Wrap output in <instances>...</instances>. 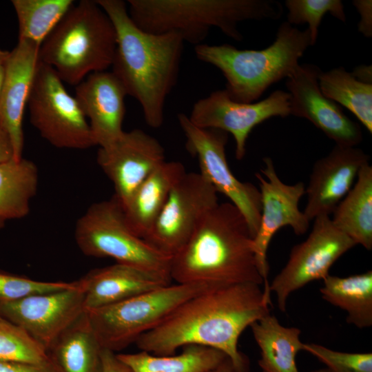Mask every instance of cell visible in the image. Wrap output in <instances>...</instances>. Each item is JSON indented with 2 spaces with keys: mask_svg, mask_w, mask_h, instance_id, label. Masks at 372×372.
I'll use <instances>...</instances> for the list:
<instances>
[{
  "mask_svg": "<svg viewBox=\"0 0 372 372\" xmlns=\"http://www.w3.org/2000/svg\"><path fill=\"white\" fill-rule=\"evenodd\" d=\"M177 119L186 138V149L198 160L200 173L240 211L254 237L261 214L260 192L254 185L239 180L231 172L225 151L228 133L199 127L184 113H178Z\"/></svg>",
  "mask_w": 372,
  "mask_h": 372,
  "instance_id": "cell-10",
  "label": "cell"
},
{
  "mask_svg": "<svg viewBox=\"0 0 372 372\" xmlns=\"http://www.w3.org/2000/svg\"><path fill=\"white\" fill-rule=\"evenodd\" d=\"M79 280L85 311L125 300L172 281L160 273L118 262L93 269Z\"/></svg>",
  "mask_w": 372,
  "mask_h": 372,
  "instance_id": "cell-21",
  "label": "cell"
},
{
  "mask_svg": "<svg viewBox=\"0 0 372 372\" xmlns=\"http://www.w3.org/2000/svg\"><path fill=\"white\" fill-rule=\"evenodd\" d=\"M78 281L72 289L0 300V316L23 328L48 352L58 337L85 312Z\"/></svg>",
  "mask_w": 372,
  "mask_h": 372,
  "instance_id": "cell-15",
  "label": "cell"
},
{
  "mask_svg": "<svg viewBox=\"0 0 372 372\" xmlns=\"http://www.w3.org/2000/svg\"><path fill=\"white\" fill-rule=\"evenodd\" d=\"M0 362L53 364L47 349L25 330L0 316Z\"/></svg>",
  "mask_w": 372,
  "mask_h": 372,
  "instance_id": "cell-31",
  "label": "cell"
},
{
  "mask_svg": "<svg viewBox=\"0 0 372 372\" xmlns=\"http://www.w3.org/2000/svg\"><path fill=\"white\" fill-rule=\"evenodd\" d=\"M74 238L86 256L108 257L171 279V257L163 254L128 227L124 207L114 195L91 205L78 219ZM172 280V279H171Z\"/></svg>",
  "mask_w": 372,
  "mask_h": 372,
  "instance_id": "cell-8",
  "label": "cell"
},
{
  "mask_svg": "<svg viewBox=\"0 0 372 372\" xmlns=\"http://www.w3.org/2000/svg\"><path fill=\"white\" fill-rule=\"evenodd\" d=\"M116 46L114 26L96 1L72 6L39 48V61L63 82L76 86L89 74L111 67Z\"/></svg>",
  "mask_w": 372,
  "mask_h": 372,
  "instance_id": "cell-6",
  "label": "cell"
},
{
  "mask_svg": "<svg viewBox=\"0 0 372 372\" xmlns=\"http://www.w3.org/2000/svg\"><path fill=\"white\" fill-rule=\"evenodd\" d=\"M290 115L289 94L277 90L258 102L242 103L233 100L225 89L212 92L193 105L190 121L201 128L218 129L231 134L236 145V158L241 160L252 130L272 117Z\"/></svg>",
  "mask_w": 372,
  "mask_h": 372,
  "instance_id": "cell-13",
  "label": "cell"
},
{
  "mask_svg": "<svg viewBox=\"0 0 372 372\" xmlns=\"http://www.w3.org/2000/svg\"><path fill=\"white\" fill-rule=\"evenodd\" d=\"M178 161H165L138 186L124 207L130 229L143 239L162 211L169 194L185 173Z\"/></svg>",
  "mask_w": 372,
  "mask_h": 372,
  "instance_id": "cell-22",
  "label": "cell"
},
{
  "mask_svg": "<svg viewBox=\"0 0 372 372\" xmlns=\"http://www.w3.org/2000/svg\"><path fill=\"white\" fill-rule=\"evenodd\" d=\"M0 372H60L53 364L34 365L21 363L0 362Z\"/></svg>",
  "mask_w": 372,
  "mask_h": 372,
  "instance_id": "cell-36",
  "label": "cell"
},
{
  "mask_svg": "<svg viewBox=\"0 0 372 372\" xmlns=\"http://www.w3.org/2000/svg\"><path fill=\"white\" fill-rule=\"evenodd\" d=\"M10 51L0 48V92L5 79Z\"/></svg>",
  "mask_w": 372,
  "mask_h": 372,
  "instance_id": "cell-40",
  "label": "cell"
},
{
  "mask_svg": "<svg viewBox=\"0 0 372 372\" xmlns=\"http://www.w3.org/2000/svg\"><path fill=\"white\" fill-rule=\"evenodd\" d=\"M318 83L324 96L348 109L372 133V84L358 80L343 67L321 71Z\"/></svg>",
  "mask_w": 372,
  "mask_h": 372,
  "instance_id": "cell-29",
  "label": "cell"
},
{
  "mask_svg": "<svg viewBox=\"0 0 372 372\" xmlns=\"http://www.w3.org/2000/svg\"><path fill=\"white\" fill-rule=\"evenodd\" d=\"M270 304L260 285H220L182 303L134 344L154 355H174L188 345L214 348L230 359L235 372H247L246 359L238 349L239 337L269 313Z\"/></svg>",
  "mask_w": 372,
  "mask_h": 372,
  "instance_id": "cell-1",
  "label": "cell"
},
{
  "mask_svg": "<svg viewBox=\"0 0 372 372\" xmlns=\"http://www.w3.org/2000/svg\"><path fill=\"white\" fill-rule=\"evenodd\" d=\"M218 286L169 284L85 313L102 349L115 352L135 343L186 300Z\"/></svg>",
  "mask_w": 372,
  "mask_h": 372,
  "instance_id": "cell-7",
  "label": "cell"
},
{
  "mask_svg": "<svg viewBox=\"0 0 372 372\" xmlns=\"http://www.w3.org/2000/svg\"><path fill=\"white\" fill-rule=\"evenodd\" d=\"M351 73L358 80L365 83L372 84L371 65H360Z\"/></svg>",
  "mask_w": 372,
  "mask_h": 372,
  "instance_id": "cell-39",
  "label": "cell"
},
{
  "mask_svg": "<svg viewBox=\"0 0 372 372\" xmlns=\"http://www.w3.org/2000/svg\"><path fill=\"white\" fill-rule=\"evenodd\" d=\"M313 220L309 236L292 248L286 265L269 284L282 311L286 310L291 293L313 280H323L333 263L356 245L335 227L331 216H320Z\"/></svg>",
  "mask_w": 372,
  "mask_h": 372,
  "instance_id": "cell-12",
  "label": "cell"
},
{
  "mask_svg": "<svg viewBox=\"0 0 372 372\" xmlns=\"http://www.w3.org/2000/svg\"><path fill=\"white\" fill-rule=\"evenodd\" d=\"M312 372H331V371L327 368V369H318Z\"/></svg>",
  "mask_w": 372,
  "mask_h": 372,
  "instance_id": "cell-42",
  "label": "cell"
},
{
  "mask_svg": "<svg viewBox=\"0 0 372 372\" xmlns=\"http://www.w3.org/2000/svg\"><path fill=\"white\" fill-rule=\"evenodd\" d=\"M78 285V280L39 281L0 270V300H17L32 295L72 289Z\"/></svg>",
  "mask_w": 372,
  "mask_h": 372,
  "instance_id": "cell-33",
  "label": "cell"
},
{
  "mask_svg": "<svg viewBox=\"0 0 372 372\" xmlns=\"http://www.w3.org/2000/svg\"><path fill=\"white\" fill-rule=\"evenodd\" d=\"M102 372H132L115 352L105 349L102 350Z\"/></svg>",
  "mask_w": 372,
  "mask_h": 372,
  "instance_id": "cell-37",
  "label": "cell"
},
{
  "mask_svg": "<svg viewBox=\"0 0 372 372\" xmlns=\"http://www.w3.org/2000/svg\"><path fill=\"white\" fill-rule=\"evenodd\" d=\"M111 19L116 34L112 72L127 94L140 104L145 121L160 127L167 96L178 81L184 40L176 32L154 34L139 28L122 0H96Z\"/></svg>",
  "mask_w": 372,
  "mask_h": 372,
  "instance_id": "cell-2",
  "label": "cell"
},
{
  "mask_svg": "<svg viewBox=\"0 0 372 372\" xmlns=\"http://www.w3.org/2000/svg\"><path fill=\"white\" fill-rule=\"evenodd\" d=\"M311 45L307 28L285 21L273 42L262 50H239L229 44L195 46L198 59L218 68L226 79L225 90L238 102L253 103L273 83L291 76Z\"/></svg>",
  "mask_w": 372,
  "mask_h": 372,
  "instance_id": "cell-5",
  "label": "cell"
},
{
  "mask_svg": "<svg viewBox=\"0 0 372 372\" xmlns=\"http://www.w3.org/2000/svg\"><path fill=\"white\" fill-rule=\"evenodd\" d=\"M285 4L288 10L287 22L292 25L308 24L311 45L316 42L319 27L327 13L346 21L344 7L340 0H287Z\"/></svg>",
  "mask_w": 372,
  "mask_h": 372,
  "instance_id": "cell-32",
  "label": "cell"
},
{
  "mask_svg": "<svg viewBox=\"0 0 372 372\" xmlns=\"http://www.w3.org/2000/svg\"><path fill=\"white\" fill-rule=\"evenodd\" d=\"M39 46L19 39L10 51L5 79L0 92V125L9 136L14 159L22 158V121L39 62Z\"/></svg>",
  "mask_w": 372,
  "mask_h": 372,
  "instance_id": "cell-20",
  "label": "cell"
},
{
  "mask_svg": "<svg viewBox=\"0 0 372 372\" xmlns=\"http://www.w3.org/2000/svg\"><path fill=\"white\" fill-rule=\"evenodd\" d=\"M38 181L37 167L30 160L12 158L0 163V229L7 221L29 214Z\"/></svg>",
  "mask_w": 372,
  "mask_h": 372,
  "instance_id": "cell-26",
  "label": "cell"
},
{
  "mask_svg": "<svg viewBox=\"0 0 372 372\" xmlns=\"http://www.w3.org/2000/svg\"><path fill=\"white\" fill-rule=\"evenodd\" d=\"M14 158L10 139L0 125V163Z\"/></svg>",
  "mask_w": 372,
  "mask_h": 372,
  "instance_id": "cell-38",
  "label": "cell"
},
{
  "mask_svg": "<svg viewBox=\"0 0 372 372\" xmlns=\"http://www.w3.org/2000/svg\"><path fill=\"white\" fill-rule=\"evenodd\" d=\"M127 10L141 30L154 34L176 32L185 42L202 44L216 27L240 41L238 25L248 20H276L283 12L275 0H128Z\"/></svg>",
  "mask_w": 372,
  "mask_h": 372,
  "instance_id": "cell-4",
  "label": "cell"
},
{
  "mask_svg": "<svg viewBox=\"0 0 372 372\" xmlns=\"http://www.w3.org/2000/svg\"><path fill=\"white\" fill-rule=\"evenodd\" d=\"M127 92L112 72L89 74L75 86V99L86 117L96 145L105 147L123 133Z\"/></svg>",
  "mask_w": 372,
  "mask_h": 372,
  "instance_id": "cell-19",
  "label": "cell"
},
{
  "mask_svg": "<svg viewBox=\"0 0 372 372\" xmlns=\"http://www.w3.org/2000/svg\"><path fill=\"white\" fill-rule=\"evenodd\" d=\"M322 297L345 311L347 322L360 329L372 325V271L345 278L328 275L320 289Z\"/></svg>",
  "mask_w": 372,
  "mask_h": 372,
  "instance_id": "cell-27",
  "label": "cell"
},
{
  "mask_svg": "<svg viewBox=\"0 0 372 372\" xmlns=\"http://www.w3.org/2000/svg\"><path fill=\"white\" fill-rule=\"evenodd\" d=\"M369 156L357 147L335 145L313 164L305 187L307 204L303 211L311 221L330 216L354 185L360 168Z\"/></svg>",
  "mask_w": 372,
  "mask_h": 372,
  "instance_id": "cell-18",
  "label": "cell"
},
{
  "mask_svg": "<svg viewBox=\"0 0 372 372\" xmlns=\"http://www.w3.org/2000/svg\"><path fill=\"white\" fill-rule=\"evenodd\" d=\"M207 372H235L233 364L229 358H227L216 368Z\"/></svg>",
  "mask_w": 372,
  "mask_h": 372,
  "instance_id": "cell-41",
  "label": "cell"
},
{
  "mask_svg": "<svg viewBox=\"0 0 372 372\" xmlns=\"http://www.w3.org/2000/svg\"><path fill=\"white\" fill-rule=\"evenodd\" d=\"M28 106L32 125L53 146L85 149L96 145L76 99L53 68L40 61Z\"/></svg>",
  "mask_w": 372,
  "mask_h": 372,
  "instance_id": "cell-9",
  "label": "cell"
},
{
  "mask_svg": "<svg viewBox=\"0 0 372 372\" xmlns=\"http://www.w3.org/2000/svg\"><path fill=\"white\" fill-rule=\"evenodd\" d=\"M117 356L132 372H207L228 358L218 349L200 345L185 346L178 355H154L141 351Z\"/></svg>",
  "mask_w": 372,
  "mask_h": 372,
  "instance_id": "cell-28",
  "label": "cell"
},
{
  "mask_svg": "<svg viewBox=\"0 0 372 372\" xmlns=\"http://www.w3.org/2000/svg\"><path fill=\"white\" fill-rule=\"evenodd\" d=\"M331 220L355 245L372 249V166L366 163L354 185L338 203Z\"/></svg>",
  "mask_w": 372,
  "mask_h": 372,
  "instance_id": "cell-24",
  "label": "cell"
},
{
  "mask_svg": "<svg viewBox=\"0 0 372 372\" xmlns=\"http://www.w3.org/2000/svg\"><path fill=\"white\" fill-rule=\"evenodd\" d=\"M96 161L123 207L147 177L166 161L161 143L140 129L124 131L113 143L99 147Z\"/></svg>",
  "mask_w": 372,
  "mask_h": 372,
  "instance_id": "cell-17",
  "label": "cell"
},
{
  "mask_svg": "<svg viewBox=\"0 0 372 372\" xmlns=\"http://www.w3.org/2000/svg\"><path fill=\"white\" fill-rule=\"evenodd\" d=\"M354 7L360 15V20L358 23V30L364 37H372V1L354 0L352 2Z\"/></svg>",
  "mask_w": 372,
  "mask_h": 372,
  "instance_id": "cell-35",
  "label": "cell"
},
{
  "mask_svg": "<svg viewBox=\"0 0 372 372\" xmlns=\"http://www.w3.org/2000/svg\"><path fill=\"white\" fill-rule=\"evenodd\" d=\"M19 27V39L39 47L74 4L72 0H12Z\"/></svg>",
  "mask_w": 372,
  "mask_h": 372,
  "instance_id": "cell-30",
  "label": "cell"
},
{
  "mask_svg": "<svg viewBox=\"0 0 372 372\" xmlns=\"http://www.w3.org/2000/svg\"><path fill=\"white\" fill-rule=\"evenodd\" d=\"M217 193L200 172H185L171 190L143 240L172 258L187 242L205 215L218 203Z\"/></svg>",
  "mask_w": 372,
  "mask_h": 372,
  "instance_id": "cell-11",
  "label": "cell"
},
{
  "mask_svg": "<svg viewBox=\"0 0 372 372\" xmlns=\"http://www.w3.org/2000/svg\"><path fill=\"white\" fill-rule=\"evenodd\" d=\"M321 71L313 64H299L286 79L290 114L308 120L335 145L356 147L362 141L361 127L321 92L318 83Z\"/></svg>",
  "mask_w": 372,
  "mask_h": 372,
  "instance_id": "cell-16",
  "label": "cell"
},
{
  "mask_svg": "<svg viewBox=\"0 0 372 372\" xmlns=\"http://www.w3.org/2000/svg\"><path fill=\"white\" fill-rule=\"evenodd\" d=\"M102 350L85 311L58 337L48 353L60 372H102Z\"/></svg>",
  "mask_w": 372,
  "mask_h": 372,
  "instance_id": "cell-23",
  "label": "cell"
},
{
  "mask_svg": "<svg viewBox=\"0 0 372 372\" xmlns=\"http://www.w3.org/2000/svg\"><path fill=\"white\" fill-rule=\"evenodd\" d=\"M303 350L327 365L331 372H372L371 353H344L317 344H305Z\"/></svg>",
  "mask_w": 372,
  "mask_h": 372,
  "instance_id": "cell-34",
  "label": "cell"
},
{
  "mask_svg": "<svg viewBox=\"0 0 372 372\" xmlns=\"http://www.w3.org/2000/svg\"><path fill=\"white\" fill-rule=\"evenodd\" d=\"M261 174H256L260 183L261 214L259 226L253 238L254 251L258 271L265 284L264 293L271 297L267 280L269 265L267 253L274 234L285 226L292 228L297 236L305 234L310 220L299 209L301 198L305 195L302 182L293 185L283 183L276 171L271 158H263Z\"/></svg>",
  "mask_w": 372,
  "mask_h": 372,
  "instance_id": "cell-14",
  "label": "cell"
},
{
  "mask_svg": "<svg viewBox=\"0 0 372 372\" xmlns=\"http://www.w3.org/2000/svg\"><path fill=\"white\" fill-rule=\"evenodd\" d=\"M250 327L260 349L258 365L262 372H299L296 357L304 345L300 329L282 326L270 313Z\"/></svg>",
  "mask_w": 372,
  "mask_h": 372,
  "instance_id": "cell-25",
  "label": "cell"
},
{
  "mask_svg": "<svg viewBox=\"0 0 372 372\" xmlns=\"http://www.w3.org/2000/svg\"><path fill=\"white\" fill-rule=\"evenodd\" d=\"M253 238L240 211L230 202L218 203L172 257L171 279L180 284L260 285Z\"/></svg>",
  "mask_w": 372,
  "mask_h": 372,
  "instance_id": "cell-3",
  "label": "cell"
}]
</instances>
